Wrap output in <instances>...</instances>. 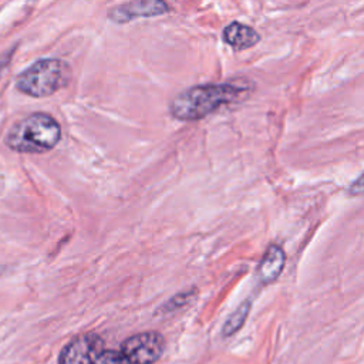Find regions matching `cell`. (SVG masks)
Returning <instances> with one entry per match:
<instances>
[{
	"label": "cell",
	"mask_w": 364,
	"mask_h": 364,
	"mask_svg": "<svg viewBox=\"0 0 364 364\" xmlns=\"http://www.w3.org/2000/svg\"><path fill=\"white\" fill-rule=\"evenodd\" d=\"M166 347L158 331H142L125 338L119 348H108L97 333H82L71 338L58 355V364H154Z\"/></svg>",
	"instance_id": "6da1fadb"
},
{
	"label": "cell",
	"mask_w": 364,
	"mask_h": 364,
	"mask_svg": "<svg viewBox=\"0 0 364 364\" xmlns=\"http://www.w3.org/2000/svg\"><path fill=\"white\" fill-rule=\"evenodd\" d=\"M249 94V87L235 82L199 84L179 92L169 104V112L179 121H199L219 108L235 104Z\"/></svg>",
	"instance_id": "7a4b0ae2"
},
{
	"label": "cell",
	"mask_w": 364,
	"mask_h": 364,
	"mask_svg": "<svg viewBox=\"0 0 364 364\" xmlns=\"http://www.w3.org/2000/svg\"><path fill=\"white\" fill-rule=\"evenodd\" d=\"M61 139L58 121L46 112H33L16 121L6 134L4 144L16 152L43 154Z\"/></svg>",
	"instance_id": "3957f363"
},
{
	"label": "cell",
	"mask_w": 364,
	"mask_h": 364,
	"mask_svg": "<svg viewBox=\"0 0 364 364\" xmlns=\"http://www.w3.org/2000/svg\"><path fill=\"white\" fill-rule=\"evenodd\" d=\"M71 80L70 65L60 58H41L20 73L16 87L33 98H46L67 87Z\"/></svg>",
	"instance_id": "277c9868"
},
{
	"label": "cell",
	"mask_w": 364,
	"mask_h": 364,
	"mask_svg": "<svg viewBox=\"0 0 364 364\" xmlns=\"http://www.w3.org/2000/svg\"><path fill=\"white\" fill-rule=\"evenodd\" d=\"M171 13L166 0H131L108 10V20L115 24L131 23L138 18H151Z\"/></svg>",
	"instance_id": "5b68a950"
},
{
	"label": "cell",
	"mask_w": 364,
	"mask_h": 364,
	"mask_svg": "<svg viewBox=\"0 0 364 364\" xmlns=\"http://www.w3.org/2000/svg\"><path fill=\"white\" fill-rule=\"evenodd\" d=\"M260 34L250 26L240 21H232L222 31V40L230 48L242 51L256 46L260 41Z\"/></svg>",
	"instance_id": "8992f818"
},
{
	"label": "cell",
	"mask_w": 364,
	"mask_h": 364,
	"mask_svg": "<svg viewBox=\"0 0 364 364\" xmlns=\"http://www.w3.org/2000/svg\"><path fill=\"white\" fill-rule=\"evenodd\" d=\"M286 263L284 250L279 245H270L257 267V274L262 283L269 284L273 283L283 272Z\"/></svg>",
	"instance_id": "52a82bcc"
},
{
	"label": "cell",
	"mask_w": 364,
	"mask_h": 364,
	"mask_svg": "<svg viewBox=\"0 0 364 364\" xmlns=\"http://www.w3.org/2000/svg\"><path fill=\"white\" fill-rule=\"evenodd\" d=\"M249 310H250V301L249 300H245L229 317L228 320L225 321L223 327H222V336L225 337H230L233 336L245 323L247 314H249Z\"/></svg>",
	"instance_id": "ba28073f"
}]
</instances>
